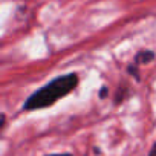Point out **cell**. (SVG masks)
Segmentation results:
<instances>
[{
	"instance_id": "cell-1",
	"label": "cell",
	"mask_w": 156,
	"mask_h": 156,
	"mask_svg": "<svg viewBox=\"0 0 156 156\" xmlns=\"http://www.w3.org/2000/svg\"><path fill=\"white\" fill-rule=\"evenodd\" d=\"M78 81H80V78H78L76 73H66V75L54 78L52 81H49L48 84L35 90L34 94H31V97L23 104V110L34 112V110H41L55 104L58 100L64 98L72 90H75L78 86Z\"/></svg>"
},
{
	"instance_id": "cell-2",
	"label": "cell",
	"mask_w": 156,
	"mask_h": 156,
	"mask_svg": "<svg viewBox=\"0 0 156 156\" xmlns=\"http://www.w3.org/2000/svg\"><path fill=\"white\" fill-rule=\"evenodd\" d=\"M154 52L153 51H141L135 55V64H145L154 60Z\"/></svg>"
},
{
	"instance_id": "cell-3",
	"label": "cell",
	"mask_w": 156,
	"mask_h": 156,
	"mask_svg": "<svg viewBox=\"0 0 156 156\" xmlns=\"http://www.w3.org/2000/svg\"><path fill=\"white\" fill-rule=\"evenodd\" d=\"M129 73H132V75H135L136 78H138V67L136 66H129Z\"/></svg>"
},
{
	"instance_id": "cell-4",
	"label": "cell",
	"mask_w": 156,
	"mask_h": 156,
	"mask_svg": "<svg viewBox=\"0 0 156 156\" xmlns=\"http://www.w3.org/2000/svg\"><path fill=\"white\" fill-rule=\"evenodd\" d=\"M106 97H107V87H101V90H100V98L104 100Z\"/></svg>"
},
{
	"instance_id": "cell-5",
	"label": "cell",
	"mask_w": 156,
	"mask_h": 156,
	"mask_svg": "<svg viewBox=\"0 0 156 156\" xmlns=\"http://www.w3.org/2000/svg\"><path fill=\"white\" fill-rule=\"evenodd\" d=\"M148 156H156V142L153 144V147L150 148V153H148Z\"/></svg>"
},
{
	"instance_id": "cell-6",
	"label": "cell",
	"mask_w": 156,
	"mask_h": 156,
	"mask_svg": "<svg viewBox=\"0 0 156 156\" xmlns=\"http://www.w3.org/2000/svg\"><path fill=\"white\" fill-rule=\"evenodd\" d=\"M46 156H73L70 153H54V154H46Z\"/></svg>"
},
{
	"instance_id": "cell-7",
	"label": "cell",
	"mask_w": 156,
	"mask_h": 156,
	"mask_svg": "<svg viewBox=\"0 0 156 156\" xmlns=\"http://www.w3.org/2000/svg\"><path fill=\"white\" fill-rule=\"evenodd\" d=\"M5 121H6V116H5V115H2V121H0V126H2V129L5 127Z\"/></svg>"
}]
</instances>
